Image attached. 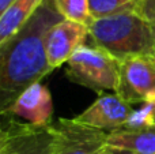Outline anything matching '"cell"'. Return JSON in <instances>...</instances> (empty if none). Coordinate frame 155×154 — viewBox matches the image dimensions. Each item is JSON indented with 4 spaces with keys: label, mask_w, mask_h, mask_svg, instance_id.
Here are the masks:
<instances>
[{
    "label": "cell",
    "mask_w": 155,
    "mask_h": 154,
    "mask_svg": "<svg viewBox=\"0 0 155 154\" xmlns=\"http://www.w3.org/2000/svg\"><path fill=\"white\" fill-rule=\"evenodd\" d=\"M61 19L53 0H44L23 29L0 45V116L7 115L27 87L53 71L46 59L44 38Z\"/></svg>",
    "instance_id": "1"
},
{
    "label": "cell",
    "mask_w": 155,
    "mask_h": 154,
    "mask_svg": "<svg viewBox=\"0 0 155 154\" xmlns=\"http://www.w3.org/2000/svg\"><path fill=\"white\" fill-rule=\"evenodd\" d=\"M88 37L120 62L155 52V26L135 11L94 19Z\"/></svg>",
    "instance_id": "2"
},
{
    "label": "cell",
    "mask_w": 155,
    "mask_h": 154,
    "mask_svg": "<svg viewBox=\"0 0 155 154\" xmlns=\"http://www.w3.org/2000/svg\"><path fill=\"white\" fill-rule=\"evenodd\" d=\"M121 62L99 46L82 45L67 62L65 75L71 82L99 95L114 92L120 82Z\"/></svg>",
    "instance_id": "3"
},
{
    "label": "cell",
    "mask_w": 155,
    "mask_h": 154,
    "mask_svg": "<svg viewBox=\"0 0 155 154\" xmlns=\"http://www.w3.org/2000/svg\"><path fill=\"white\" fill-rule=\"evenodd\" d=\"M51 154H112L106 131L60 117L51 124Z\"/></svg>",
    "instance_id": "4"
},
{
    "label": "cell",
    "mask_w": 155,
    "mask_h": 154,
    "mask_svg": "<svg viewBox=\"0 0 155 154\" xmlns=\"http://www.w3.org/2000/svg\"><path fill=\"white\" fill-rule=\"evenodd\" d=\"M116 94L129 105L155 102V55L132 56L121 62Z\"/></svg>",
    "instance_id": "5"
},
{
    "label": "cell",
    "mask_w": 155,
    "mask_h": 154,
    "mask_svg": "<svg viewBox=\"0 0 155 154\" xmlns=\"http://www.w3.org/2000/svg\"><path fill=\"white\" fill-rule=\"evenodd\" d=\"M88 37V26L79 22L61 19L54 23L46 32L44 44H45L46 59L52 70L67 64L72 55L84 45Z\"/></svg>",
    "instance_id": "6"
},
{
    "label": "cell",
    "mask_w": 155,
    "mask_h": 154,
    "mask_svg": "<svg viewBox=\"0 0 155 154\" xmlns=\"http://www.w3.org/2000/svg\"><path fill=\"white\" fill-rule=\"evenodd\" d=\"M135 109L121 100L116 93H104L87 109L76 115L74 119L80 124L112 132L124 127L131 119Z\"/></svg>",
    "instance_id": "7"
},
{
    "label": "cell",
    "mask_w": 155,
    "mask_h": 154,
    "mask_svg": "<svg viewBox=\"0 0 155 154\" xmlns=\"http://www.w3.org/2000/svg\"><path fill=\"white\" fill-rule=\"evenodd\" d=\"M23 119L34 127H49L53 116V100L49 89L41 82L27 87L10 106L5 116Z\"/></svg>",
    "instance_id": "8"
},
{
    "label": "cell",
    "mask_w": 155,
    "mask_h": 154,
    "mask_svg": "<svg viewBox=\"0 0 155 154\" xmlns=\"http://www.w3.org/2000/svg\"><path fill=\"white\" fill-rule=\"evenodd\" d=\"M12 122V138L4 154H51L52 132L49 127H34Z\"/></svg>",
    "instance_id": "9"
},
{
    "label": "cell",
    "mask_w": 155,
    "mask_h": 154,
    "mask_svg": "<svg viewBox=\"0 0 155 154\" xmlns=\"http://www.w3.org/2000/svg\"><path fill=\"white\" fill-rule=\"evenodd\" d=\"M107 146L112 154H155V127L142 131L107 132Z\"/></svg>",
    "instance_id": "10"
},
{
    "label": "cell",
    "mask_w": 155,
    "mask_h": 154,
    "mask_svg": "<svg viewBox=\"0 0 155 154\" xmlns=\"http://www.w3.org/2000/svg\"><path fill=\"white\" fill-rule=\"evenodd\" d=\"M44 0H14L0 18V45L19 33Z\"/></svg>",
    "instance_id": "11"
},
{
    "label": "cell",
    "mask_w": 155,
    "mask_h": 154,
    "mask_svg": "<svg viewBox=\"0 0 155 154\" xmlns=\"http://www.w3.org/2000/svg\"><path fill=\"white\" fill-rule=\"evenodd\" d=\"M142 0H88V7L93 19L105 18L121 12L136 11Z\"/></svg>",
    "instance_id": "12"
},
{
    "label": "cell",
    "mask_w": 155,
    "mask_h": 154,
    "mask_svg": "<svg viewBox=\"0 0 155 154\" xmlns=\"http://www.w3.org/2000/svg\"><path fill=\"white\" fill-rule=\"evenodd\" d=\"M57 11L64 19L90 26L94 21L90 14L88 0H53Z\"/></svg>",
    "instance_id": "13"
},
{
    "label": "cell",
    "mask_w": 155,
    "mask_h": 154,
    "mask_svg": "<svg viewBox=\"0 0 155 154\" xmlns=\"http://www.w3.org/2000/svg\"><path fill=\"white\" fill-rule=\"evenodd\" d=\"M155 127V102L143 104L142 108L135 109L131 119L124 127L118 130L124 131H142Z\"/></svg>",
    "instance_id": "14"
},
{
    "label": "cell",
    "mask_w": 155,
    "mask_h": 154,
    "mask_svg": "<svg viewBox=\"0 0 155 154\" xmlns=\"http://www.w3.org/2000/svg\"><path fill=\"white\" fill-rule=\"evenodd\" d=\"M135 12L155 26V0H142Z\"/></svg>",
    "instance_id": "15"
},
{
    "label": "cell",
    "mask_w": 155,
    "mask_h": 154,
    "mask_svg": "<svg viewBox=\"0 0 155 154\" xmlns=\"http://www.w3.org/2000/svg\"><path fill=\"white\" fill-rule=\"evenodd\" d=\"M12 138V122L3 124L0 122V154H4Z\"/></svg>",
    "instance_id": "16"
},
{
    "label": "cell",
    "mask_w": 155,
    "mask_h": 154,
    "mask_svg": "<svg viewBox=\"0 0 155 154\" xmlns=\"http://www.w3.org/2000/svg\"><path fill=\"white\" fill-rule=\"evenodd\" d=\"M14 0H0V18L3 16V14L7 11V8L12 4Z\"/></svg>",
    "instance_id": "17"
},
{
    "label": "cell",
    "mask_w": 155,
    "mask_h": 154,
    "mask_svg": "<svg viewBox=\"0 0 155 154\" xmlns=\"http://www.w3.org/2000/svg\"><path fill=\"white\" fill-rule=\"evenodd\" d=\"M154 55H155V52H154Z\"/></svg>",
    "instance_id": "18"
}]
</instances>
